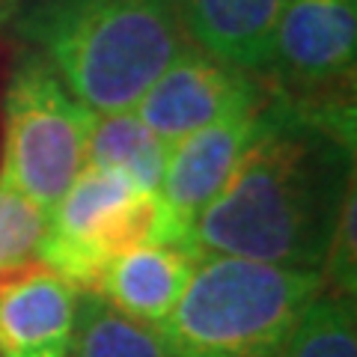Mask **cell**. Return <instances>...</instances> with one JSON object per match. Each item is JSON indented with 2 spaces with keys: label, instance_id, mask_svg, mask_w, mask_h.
Segmentation results:
<instances>
[{
  "label": "cell",
  "instance_id": "6da1fadb",
  "mask_svg": "<svg viewBox=\"0 0 357 357\" xmlns=\"http://www.w3.org/2000/svg\"><path fill=\"white\" fill-rule=\"evenodd\" d=\"M354 110H310L271 98L223 191L188 227V248L319 271L354 188Z\"/></svg>",
  "mask_w": 357,
  "mask_h": 357
},
{
  "label": "cell",
  "instance_id": "7a4b0ae2",
  "mask_svg": "<svg viewBox=\"0 0 357 357\" xmlns=\"http://www.w3.org/2000/svg\"><path fill=\"white\" fill-rule=\"evenodd\" d=\"M18 27L93 114L134 110L191 45L176 0H39Z\"/></svg>",
  "mask_w": 357,
  "mask_h": 357
},
{
  "label": "cell",
  "instance_id": "3957f363",
  "mask_svg": "<svg viewBox=\"0 0 357 357\" xmlns=\"http://www.w3.org/2000/svg\"><path fill=\"white\" fill-rule=\"evenodd\" d=\"M321 289L319 271L203 256L158 333L173 357H280Z\"/></svg>",
  "mask_w": 357,
  "mask_h": 357
},
{
  "label": "cell",
  "instance_id": "277c9868",
  "mask_svg": "<svg viewBox=\"0 0 357 357\" xmlns=\"http://www.w3.org/2000/svg\"><path fill=\"white\" fill-rule=\"evenodd\" d=\"M93 116L39 51L24 54L3 98L0 185L51 211L86 167Z\"/></svg>",
  "mask_w": 357,
  "mask_h": 357
},
{
  "label": "cell",
  "instance_id": "5b68a950",
  "mask_svg": "<svg viewBox=\"0 0 357 357\" xmlns=\"http://www.w3.org/2000/svg\"><path fill=\"white\" fill-rule=\"evenodd\" d=\"M143 244H188V236L161 194L143 191L119 173L84 167L48 211L42 262L81 292H93L107 262Z\"/></svg>",
  "mask_w": 357,
  "mask_h": 357
},
{
  "label": "cell",
  "instance_id": "8992f818",
  "mask_svg": "<svg viewBox=\"0 0 357 357\" xmlns=\"http://www.w3.org/2000/svg\"><path fill=\"white\" fill-rule=\"evenodd\" d=\"M354 0H283L256 81L310 110H354Z\"/></svg>",
  "mask_w": 357,
  "mask_h": 357
},
{
  "label": "cell",
  "instance_id": "52a82bcc",
  "mask_svg": "<svg viewBox=\"0 0 357 357\" xmlns=\"http://www.w3.org/2000/svg\"><path fill=\"white\" fill-rule=\"evenodd\" d=\"M268 98L262 84L250 72L215 60L211 54L188 48L155 77L143 93L134 114L146 128H152L164 143L188 137L206 126L256 107Z\"/></svg>",
  "mask_w": 357,
  "mask_h": 357
},
{
  "label": "cell",
  "instance_id": "ba28073f",
  "mask_svg": "<svg viewBox=\"0 0 357 357\" xmlns=\"http://www.w3.org/2000/svg\"><path fill=\"white\" fill-rule=\"evenodd\" d=\"M265 102L188 134V137L176 140L167 152L158 194L164 206L170 208L173 220L185 229V236L194 218L223 191L244 152L250 149L256 131H259Z\"/></svg>",
  "mask_w": 357,
  "mask_h": 357
},
{
  "label": "cell",
  "instance_id": "9c48e42d",
  "mask_svg": "<svg viewBox=\"0 0 357 357\" xmlns=\"http://www.w3.org/2000/svg\"><path fill=\"white\" fill-rule=\"evenodd\" d=\"M77 298L45 262L0 286V357H69Z\"/></svg>",
  "mask_w": 357,
  "mask_h": 357
},
{
  "label": "cell",
  "instance_id": "30bf717a",
  "mask_svg": "<svg viewBox=\"0 0 357 357\" xmlns=\"http://www.w3.org/2000/svg\"><path fill=\"white\" fill-rule=\"evenodd\" d=\"M194 265L197 256L188 244H143L107 262L93 292L114 310L158 328L182 298Z\"/></svg>",
  "mask_w": 357,
  "mask_h": 357
},
{
  "label": "cell",
  "instance_id": "8fae6325",
  "mask_svg": "<svg viewBox=\"0 0 357 357\" xmlns=\"http://www.w3.org/2000/svg\"><path fill=\"white\" fill-rule=\"evenodd\" d=\"M280 6L283 0H176L188 42L253 77L265 63Z\"/></svg>",
  "mask_w": 357,
  "mask_h": 357
},
{
  "label": "cell",
  "instance_id": "7c38bea8",
  "mask_svg": "<svg viewBox=\"0 0 357 357\" xmlns=\"http://www.w3.org/2000/svg\"><path fill=\"white\" fill-rule=\"evenodd\" d=\"M167 152H170V143H164L152 128L143 126L134 110L93 116L86 140V167L119 173L143 191L158 194Z\"/></svg>",
  "mask_w": 357,
  "mask_h": 357
},
{
  "label": "cell",
  "instance_id": "4fadbf2b",
  "mask_svg": "<svg viewBox=\"0 0 357 357\" xmlns=\"http://www.w3.org/2000/svg\"><path fill=\"white\" fill-rule=\"evenodd\" d=\"M69 357H173L158 328L126 316L96 292L77 298Z\"/></svg>",
  "mask_w": 357,
  "mask_h": 357
},
{
  "label": "cell",
  "instance_id": "5bb4252c",
  "mask_svg": "<svg viewBox=\"0 0 357 357\" xmlns=\"http://www.w3.org/2000/svg\"><path fill=\"white\" fill-rule=\"evenodd\" d=\"M280 357H357L354 298L321 289L301 312Z\"/></svg>",
  "mask_w": 357,
  "mask_h": 357
},
{
  "label": "cell",
  "instance_id": "9a60e30c",
  "mask_svg": "<svg viewBox=\"0 0 357 357\" xmlns=\"http://www.w3.org/2000/svg\"><path fill=\"white\" fill-rule=\"evenodd\" d=\"M48 232V211L0 185V286L42 262V241Z\"/></svg>",
  "mask_w": 357,
  "mask_h": 357
},
{
  "label": "cell",
  "instance_id": "2e32d148",
  "mask_svg": "<svg viewBox=\"0 0 357 357\" xmlns=\"http://www.w3.org/2000/svg\"><path fill=\"white\" fill-rule=\"evenodd\" d=\"M21 6H24V0H0V30L21 13Z\"/></svg>",
  "mask_w": 357,
  "mask_h": 357
}]
</instances>
